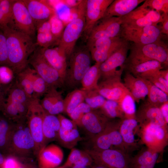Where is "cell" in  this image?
<instances>
[{
	"instance_id": "6da1fadb",
	"label": "cell",
	"mask_w": 168,
	"mask_h": 168,
	"mask_svg": "<svg viewBox=\"0 0 168 168\" xmlns=\"http://www.w3.org/2000/svg\"><path fill=\"white\" fill-rule=\"evenodd\" d=\"M6 38L8 66L16 75L28 66L29 57L36 49L35 44L29 35L8 26L2 30Z\"/></svg>"
},
{
	"instance_id": "7a4b0ae2",
	"label": "cell",
	"mask_w": 168,
	"mask_h": 168,
	"mask_svg": "<svg viewBox=\"0 0 168 168\" xmlns=\"http://www.w3.org/2000/svg\"><path fill=\"white\" fill-rule=\"evenodd\" d=\"M33 155L36 156L35 143L26 120L16 123L5 156H12L23 160L31 159Z\"/></svg>"
},
{
	"instance_id": "3957f363",
	"label": "cell",
	"mask_w": 168,
	"mask_h": 168,
	"mask_svg": "<svg viewBox=\"0 0 168 168\" xmlns=\"http://www.w3.org/2000/svg\"><path fill=\"white\" fill-rule=\"evenodd\" d=\"M85 2L86 0H81L78 5L77 16L67 24L58 41V47L66 59L74 51L76 43L84 27Z\"/></svg>"
},
{
	"instance_id": "277c9868",
	"label": "cell",
	"mask_w": 168,
	"mask_h": 168,
	"mask_svg": "<svg viewBox=\"0 0 168 168\" xmlns=\"http://www.w3.org/2000/svg\"><path fill=\"white\" fill-rule=\"evenodd\" d=\"M91 58L87 47L74 50L69 58L64 86L72 89L77 88L81 84L82 78L91 66Z\"/></svg>"
},
{
	"instance_id": "5b68a950",
	"label": "cell",
	"mask_w": 168,
	"mask_h": 168,
	"mask_svg": "<svg viewBox=\"0 0 168 168\" xmlns=\"http://www.w3.org/2000/svg\"><path fill=\"white\" fill-rule=\"evenodd\" d=\"M125 63L156 60L166 66L168 64V45L161 40L146 44L133 43Z\"/></svg>"
},
{
	"instance_id": "8992f818",
	"label": "cell",
	"mask_w": 168,
	"mask_h": 168,
	"mask_svg": "<svg viewBox=\"0 0 168 168\" xmlns=\"http://www.w3.org/2000/svg\"><path fill=\"white\" fill-rule=\"evenodd\" d=\"M122 120L111 119L101 133L89 139L91 147L88 149L97 151L117 149L127 152L119 131Z\"/></svg>"
},
{
	"instance_id": "52a82bcc",
	"label": "cell",
	"mask_w": 168,
	"mask_h": 168,
	"mask_svg": "<svg viewBox=\"0 0 168 168\" xmlns=\"http://www.w3.org/2000/svg\"><path fill=\"white\" fill-rule=\"evenodd\" d=\"M46 113L41 105L39 98H33L28 107L26 121L35 143L36 157L40 151L45 147L42 125Z\"/></svg>"
},
{
	"instance_id": "ba28073f",
	"label": "cell",
	"mask_w": 168,
	"mask_h": 168,
	"mask_svg": "<svg viewBox=\"0 0 168 168\" xmlns=\"http://www.w3.org/2000/svg\"><path fill=\"white\" fill-rule=\"evenodd\" d=\"M137 133L142 143L158 153L163 152L168 145V127L149 124L141 127L139 126Z\"/></svg>"
},
{
	"instance_id": "9c48e42d",
	"label": "cell",
	"mask_w": 168,
	"mask_h": 168,
	"mask_svg": "<svg viewBox=\"0 0 168 168\" xmlns=\"http://www.w3.org/2000/svg\"><path fill=\"white\" fill-rule=\"evenodd\" d=\"M161 26L158 25L143 27L122 25L120 36L127 41L146 44L161 40Z\"/></svg>"
},
{
	"instance_id": "30bf717a",
	"label": "cell",
	"mask_w": 168,
	"mask_h": 168,
	"mask_svg": "<svg viewBox=\"0 0 168 168\" xmlns=\"http://www.w3.org/2000/svg\"><path fill=\"white\" fill-rule=\"evenodd\" d=\"M92 158L95 164L108 168H130V156L127 152L117 149L85 150Z\"/></svg>"
},
{
	"instance_id": "8fae6325",
	"label": "cell",
	"mask_w": 168,
	"mask_h": 168,
	"mask_svg": "<svg viewBox=\"0 0 168 168\" xmlns=\"http://www.w3.org/2000/svg\"><path fill=\"white\" fill-rule=\"evenodd\" d=\"M122 25L133 27L156 26L161 22L162 14L144 3L126 15L121 17Z\"/></svg>"
},
{
	"instance_id": "7c38bea8",
	"label": "cell",
	"mask_w": 168,
	"mask_h": 168,
	"mask_svg": "<svg viewBox=\"0 0 168 168\" xmlns=\"http://www.w3.org/2000/svg\"><path fill=\"white\" fill-rule=\"evenodd\" d=\"M28 64L50 87L57 89L64 86L63 80L60 74L45 60L40 49H35L30 56Z\"/></svg>"
},
{
	"instance_id": "4fadbf2b",
	"label": "cell",
	"mask_w": 168,
	"mask_h": 168,
	"mask_svg": "<svg viewBox=\"0 0 168 168\" xmlns=\"http://www.w3.org/2000/svg\"><path fill=\"white\" fill-rule=\"evenodd\" d=\"M130 46L129 42L125 40L108 58L100 64V77L102 79L112 76L121 77L125 68Z\"/></svg>"
},
{
	"instance_id": "5bb4252c",
	"label": "cell",
	"mask_w": 168,
	"mask_h": 168,
	"mask_svg": "<svg viewBox=\"0 0 168 168\" xmlns=\"http://www.w3.org/2000/svg\"><path fill=\"white\" fill-rule=\"evenodd\" d=\"M100 20L94 26L87 38V47L100 38L120 37L122 24L121 17L113 16Z\"/></svg>"
},
{
	"instance_id": "9a60e30c",
	"label": "cell",
	"mask_w": 168,
	"mask_h": 168,
	"mask_svg": "<svg viewBox=\"0 0 168 168\" xmlns=\"http://www.w3.org/2000/svg\"><path fill=\"white\" fill-rule=\"evenodd\" d=\"M12 23L11 26L32 37L36 27L33 21L23 0H14L12 7Z\"/></svg>"
},
{
	"instance_id": "2e32d148",
	"label": "cell",
	"mask_w": 168,
	"mask_h": 168,
	"mask_svg": "<svg viewBox=\"0 0 168 168\" xmlns=\"http://www.w3.org/2000/svg\"><path fill=\"white\" fill-rule=\"evenodd\" d=\"M124 41L120 37L101 38L96 40L87 48L92 59L96 63H101L117 49Z\"/></svg>"
},
{
	"instance_id": "e0dca14e",
	"label": "cell",
	"mask_w": 168,
	"mask_h": 168,
	"mask_svg": "<svg viewBox=\"0 0 168 168\" xmlns=\"http://www.w3.org/2000/svg\"><path fill=\"white\" fill-rule=\"evenodd\" d=\"M114 0H86L85 22L83 31L87 39L97 22L102 19Z\"/></svg>"
},
{
	"instance_id": "ac0fdd59",
	"label": "cell",
	"mask_w": 168,
	"mask_h": 168,
	"mask_svg": "<svg viewBox=\"0 0 168 168\" xmlns=\"http://www.w3.org/2000/svg\"><path fill=\"white\" fill-rule=\"evenodd\" d=\"M110 119L100 109L93 110L82 118L79 126L83 129L89 139L101 133Z\"/></svg>"
},
{
	"instance_id": "d6986e66",
	"label": "cell",
	"mask_w": 168,
	"mask_h": 168,
	"mask_svg": "<svg viewBox=\"0 0 168 168\" xmlns=\"http://www.w3.org/2000/svg\"><path fill=\"white\" fill-rule=\"evenodd\" d=\"M106 100L119 101L128 91L121 77L112 76L102 79L96 89Z\"/></svg>"
},
{
	"instance_id": "ffe728a7",
	"label": "cell",
	"mask_w": 168,
	"mask_h": 168,
	"mask_svg": "<svg viewBox=\"0 0 168 168\" xmlns=\"http://www.w3.org/2000/svg\"><path fill=\"white\" fill-rule=\"evenodd\" d=\"M136 119L139 127L152 124L168 127L160 108L150 104L147 100L142 103L136 110Z\"/></svg>"
},
{
	"instance_id": "44dd1931",
	"label": "cell",
	"mask_w": 168,
	"mask_h": 168,
	"mask_svg": "<svg viewBox=\"0 0 168 168\" xmlns=\"http://www.w3.org/2000/svg\"><path fill=\"white\" fill-rule=\"evenodd\" d=\"M35 26L39 23L49 20L57 14L54 8L47 0H23Z\"/></svg>"
},
{
	"instance_id": "7402d4cb",
	"label": "cell",
	"mask_w": 168,
	"mask_h": 168,
	"mask_svg": "<svg viewBox=\"0 0 168 168\" xmlns=\"http://www.w3.org/2000/svg\"><path fill=\"white\" fill-rule=\"evenodd\" d=\"M163 68L161 63L152 60L125 63L124 69L136 77L146 79L156 75Z\"/></svg>"
},
{
	"instance_id": "603a6c76",
	"label": "cell",
	"mask_w": 168,
	"mask_h": 168,
	"mask_svg": "<svg viewBox=\"0 0 168 168\" xmlns=\"http://www.w3.org/2000/svg\"><path fill=\"white\" fill-rule=\"evenodd\" d=\"M63 156L62 150L58 145H47L40 151L37 156L39 168H55L58 166Z\"/></svg>"
},
{
	"instance_id": "cb8c5ba5",
	"label": "cell",
	"mask_w": 168,
	"mask_h": 168,
	"mask_svg": "<svg viewBox=\"0 0 168 168\" xmlns=\"http://www.w3.org/2000/svg\"><path fill=\"white\" fill-rule=\"evenodd\" d=\"M138 127L139 124L136 119H124L122 120L119 131L125 149L128 153L138 147L135 133Z\"/></svg>"
},
{
	"instance_id": "d4e9b609",
	"label": "cell",
	"mask_w": 168,
	"mask_h": 168,
	"mask_svg": "<svg viewBox=\"0 0 168 168\" xmlns=\"http://www.w3.org/2000/svg\"><path fill=\"white\" fill-rule=\"evenodd\" d=\"M42 107L48 114L55 115L63 112V99L62 93L57 89L50 87L40 100Z\"/></svg>"
},
{
	"instance_id": "484cf974",
	"label": "cell",
	"mask_w": 168,
	"mask_h": 168,
	"mask_svg": "<svg viewBox=\"0 0 168 168\" xmlns=\"http://www.w3.org/2000/svg\"><path fill=\"white\" fill-rule=\"evenodd\" d=\"M124 81V85L132 95L135 102H139L147 96L148 88L144 79L136 77L126 71Z\"/></svg>"
},
{
	"instance_id": "4316f807",
	"label": "cell",
	"mask_w": 168,
	"mask_h": 168,
	"mask_svg": "<svg viewBox=\"0 0 168 168\" xmlns=\"http://www.w3.org/2000/svg\"><path fill=\"white\" fill-rule=\"evenodd\" d=\"M40 50L45 60L58 72L64 81L67 68L65 56L61 52L58 47L41 48Z\"/></svg>"
},
{
	"instance_id": "83f0119b",
	"label": "cell",
	"mask_w": 168,
	"mask_h": 168,
	"mask_svg": "<svg viewBox=\"0 0 168 168\" xmlns=\"http://www.w3.org/2000/svg\"><path fill=\"white\" fill-rule=\"evenodd\" d=\"M144 0H114L107 8L102 18L122 17L135 9Z\"/></svg>"
},
{
	"instance_id": "f1b7e54d",
	"label": "cell",
	"mask_w": 168,
	"mask_h": 168,
	"mask_svg": "<svg viewBox=\"0 0 168 168\" xmlns=\"http://www.w3.org/2000/svg\"><path fill=\"white\" fill-rule=\"evenodd\" d=\"M160 153L146 147L130 157V168H154L158 161Z\"/></svg>"
},
{
	"instance_id": "f546056e",
	"label": "cell",
	"mask_w": 168,
	"mask_h": 168,
	"mask_svg": "<svg viewBox=\"0 0 168 168\" xmlns=\"http://www.w3.org/2000/svg\"><path fill=\"white\" fill-rule=\"evenodd\" d=\"M60 127L57 116L46 113L43 119L42 125L45 147L50 142L57 141Z\"/></svg>"
},
{
	"instance_id": "4dcf8cb0",
	"label": "cell",
	"mask_w": 168,
	"mask_h": 168,
	"mask_svg": "<svg viewBox=\"0 0 168 168\" xmlns=\"http://www.w3.org/2000/svg\"><path fill=\"white\" fill-rule=\"evenodd\" d=\"M37 44L41 48H48L58 44V40L52 34L49 20L43 21L36 26Z\"/></svg>"
},
{
	"instance_id": "1f68e13d",
	"label": "cell",
	"mask_w": 168,
	"mask_h": 168,
	"mask_svg": "<svg viewBox=\"0 0 168 168\" xmlns=\"http://www.w3.org/2000/svg\"><path fill=\"white\" fill-rule=\"evenodd\" d=\"M16 123L0 114V152L4 156Z\"/></svg>"
},
{
	"instance_id": "d6a6232c",
	"label": "cell",
	"mask_w": 168,
	"mask_h": 168,
	"mask_svg": "<svg viewBox=\"0 0 168 168\" xmlns=\"http://www.w3.org/2000/svg\"><path fill=\"white\" fill-rule=\"evenodd\" d=\"M93 163L90 155L85 150L82 151L73 148L71 151L63 165L66 168L74 165H82L87 167Z\"/></svg>"
},
{
	"instance_id": "836d02e7",
	"label": "cell",
	"mask_w": 168,
	"mask_h": 168,
	"mask_svg": "<svg viewBox=\"0 0 168 168\" xmlns=\"http://www.w3.org/2000/svg\"><path fill=\"white\" fill-rule=\"evenodd\" d=\"M82 139L77 128L66 130L60 127L57 141L63 147L71 149Z\"/></svg>"
},
{
	"instance_id": "e575fe53",
	"label": "cell",
	"mask_w": 168,
	"mask_h": 168,
	"mask_svg": "<svg viewBox=\"0 0 168 168\" xmlns=\"http://www.w3.org/2000/svg\"><path fill=\"white\" fill-rule=\"evenodd\" d=\"M100 64L96 63L85 73L81 82L82 90H89L97 89L98 82L100 77Z\"/></svg>"
},
{
	"instance_id": "d590c367",
	"label": "cell",
	"mask_w": 168,
	"mask_h": 168,
	"mask_svg": "<svg viewBox=\"0 0 168 168\" xmlns=\"http://www.w3.org/2000/svg\"><path fill=\"white\" fill-rule=\"evenodd\" d=\"M33 98L29 97L14 81L8 89V96L6 100L16 105L29 106Z\"/></svg>"
},
{
	"instance_id": "8d00e7d4",
	"label": "cell",
	"mask_w": 168,
	"mask_h": 168,
	"mask_svg": "<svg viewBox=\"0 0 168 168\" xmlns=\"http://www.w3.org/2000/svg\"><path fill=\"white\" fill-rule=\"evenodd\" d=\"M33 69L28 66L16 75L15 82L30 98L35 97L33 91L31 75Z\"/></svg>"
},
{
	"instance_id": "74e56055",
	"label": "cell",
	"mask_w": 168,
	"mask_h": 168,
	"mask_svg": "<svg viewBox=\"0 0 168 168\" xmlns=\"http://www.w3.org/2000/svg\"><path fill=\"white\" fill-rule=\"evenodd\" d=\"M85 91L75 89L69 93L63 99L64 111L68 116L80 104L84 101Z\"/></svg>"
},
{
	"instance_id": "f35d334b",
	"label": "cell",
	"mask_w": 168,
	"mask_h": 168,
	"mask_svg": "<svg viewBox=\"0 0 168 168\" xmlns=\"http://www.w3.org/2000/svg\"><path fill=\"white\" fill-rule=\"evenodd\" d=\"M144 79L148 88L147 101L149 103L159 108L161 105L168 101V95L149 81Z\"/></svg>"
},
{
	"instance_id": "ab89813d",
	"label": "cell",
	"mask_w": 168,
	"mask_h": 168,
	"mask_svg": "<svg viewBox=\"0 0 168 168\" xmlns=\"http://www.w3.org/2000/svg\"><path fill=\"white\" fill-rule=\"evenodd\" d=\"M118 102L124 114V119H136L135 101L128 91Z\"/></svg>"
},
{
	"instance_id": "60d3db41",
	"label": "cell",
	"mask_w": 168,
	"mask_h": 168,
	"mask_svg": "<svg viewBox=\"0 0 168 168\" xmlns=\"http://www.w3.org/2000/svg\"><path fill=\"white\" fill-rule=\"evenodd\" d=\"M14 1L2 0L0 4V29L1 30L12 24V7Z\"/></svg>"
},
{
	"instance_id": "b9f144b4",
	"label": "cell",
	"mask_w": 168,
	"mask_h": 168,
	"mask_svg": "<svg viewBox=\"0 0 168 168\" xmlns=\"http://www.w3.org/2000/svg\"><path fill=\"white\" fill-rule=\"evenodd\" d=\"M100 109L110 119H123L124 118V114L117 101L106 100L103 106Z\"/></svg>"
},
{
	"instance_id": "7bdbcfd3",
	"label": "cell",
	"mask_w": 168,
	"mask_h": 168,
	"mask_svg": "<svg viewBox=\"0 0 168 168\" xmlns=\"http://www.w3.org/2000/svg\"><path fill=\"white\" fill-rule=\"evenodd\" d=\"M84 91H85L84 101L92 110L99 109L103 106L106 99L96 89Z\"/></svg>"
},
{
	"instance_id": "ee69618b",
	"label": "cell",
	"mask_w": 168,
	"mask_h": 168,
	"mask_svg": "<svg viewBox=\"0 0 168 168\" xmlns=\"http://www.w3.org/2000/svg\"><path fill=\"white\" fill-rule=\"evenodd\" d=\"M31 77L35 97L39 98L40 97L44 95L51 87L37 74L33 68Z\"/></svg>"
},
{
	"instance_id": "f6af8a7d",
	"label": "cell",
	"mask_w": 168,
	"mask_h": 168,
	"mask_svg": "<svg viewBox=\"0 0 168 168\" xmlns=\"http://www.w3.org/2000/svg\"><path fill=\"white\" fill-rule=\"evenodd\" d=\"M93 110L84 101L79 105L69 115L72 120L79 126L82 118Z\"/></svg>"
},
{
	"instance_id": "bcb514c9",
	"label": "cell",
	"mask_w": 168,
	"mask_h": 168,
	"mask_svg": "<svg viewBox=\"0 0 168 168\" xmlns=\"http://www.w3.org/2000/svg\"><path fill=\"white\" fill-rule=\"evenodd\" d=\"M16 75L13 70L6 65L0 66V85H6L13 83Z\"/></svg>"
},
{
	"instance_id": "7dc6e473",
	"label": "cell",
	"mask_w": 168,
	"mask_h": 168,
	"mask_svg": "<svg viewBox=\"0 0 168 168\" xmlns=\"http://www.w3.org/2000/svg\"><path fill=\"white\" fill-rule=\"evenodd\" d=\"M49 21L52 34L59 41L64 28L63 21L57 14L51 17Z\"/></svg>"
},
{
	"instance_id": "c3c4849f",
	"label": "cell",
	"mask_w": 168,
	"mask_h": 168,
	"mask_svg": "<svg viewBox=\"0 0 168 168\" xmlns=\"http://www.w3.org/2000/svg\"><path fill=\"white\" fill-rule=\"evenodd\" d=\"M144 2L147 6L157 11L168 13V0H146Z\"/></svg>"
},
{
	"instance_id": "681fc988",
	"label": "cell",
	"mask_w": 168,
	"mask_h": 168,
	"mask_svg": "<svg viewBox=\"0 0 168 168\" xmlns=\"http://www.w3.org/2000/svg\"><path fill=\"white\" fill-rule=\"evenodd\" d=\"M8 57L6 37L2 31H0V66H8Z\"/></svg>"
},
{
	"instance_id": "f907efd6",
	"label": "cell",
	"mask_w": 168,
	"mask_h": 168,
	"mask_svg": "<svg viewBox=\"0 0 168 168\" xmlns=\"http://www.w3.org/2000/svg\"><path fill=\"white\" fill-rule=\"evenodd\" d=\"M57 117L59 121L61 128L66 130H71L77 128V125L72 120H70L59 114Z\"/></svg>"
},
{
	"instance_id": "816d5d0a",
	"label": "cell",
	"mask_w": 168,
	"mask_h": 168,
	"mask_svg": "<svg viewBox=\"0 0 168 168\" xmlns=\"http://www.w3.org/2000/svg\"><path fill=\"white\" fill-rule=\"evenodd\" d=\"M19 160L12 156L6 157L4 162L1 168H17Z\"/></svg>"
},
{
	"instance_id": "f5cc1de1",
	"label": "cell",
	"mask_w": 168,
	"mask_h": 168,
	"mask_svg": "<svg viewBox=\"0 0 168 168\" xmlns=\"http://www.w3.org/2000/svg\"><path fill=\"white\" fill-rule=\"evenodd\" d=\"M162 20L161 26V33L168 36V13H162Z\"/></svg>"
},
{
	"instance_id": "db71d44e",
	"label": "cell",
	"mask_w": 168,
	"mask_h": 168,
	"mask_svg": "<svg viewBox=\"0 0 168 168\" xmlns=\"http://www.w3.org/2000/svg\"><path fill=\"white\" fill-rule=\"evenodd\" d=\"M155 76L149 77L146 79L151 82L156 87L165 92L166 94L168 95V88L160 83L155 77Z\"/></svg>"
},
{
	"instance_id": "11a10c76",
	"label": "cell",
	"mask_w": 168,
	"mask_h": 168,
	"mask_svg": "<svg viewBox=\"0 0 168 168\" xmlns=\"http://www.w3.org/2000/svg\"><path fill=\"white\" fill-rule=\"evenodd\" d=\"M161 114L166 123H168V101L159 107Z\"/></svg>"
},
{
	"instance_id": "9f6ffc18",
	"label": "cell",
	"mask_w": 168,
	"mask_h": 168,
	"mask_svg": "<svg viewBox=\"0 0 168 168\" xmlns=\"http://www.w3.org/2000/svg\"><path fill=\"white\" fill-rule=\"evenodd\" d=\"M29 159L27 160H23L22 161L19 160V163L17 168H32V165L31 162H29Z\"/></svg>"
},
{
	"instance_id": "6f0895ef",
	"label": "cell",
	"mask_w": 168,
	"mask_h": 168,
	"mask_svg": "<svg viewBox=\"0 0 168 168\" xmlns=\"http://www.w3.org/2000/svg\"><path fill=\"white\" fill-rule=\"evenodd\" d=\"M159 75L163 79L168 82V69L161 70L159 72Z\"/></svg>"
},
{
	"instance_id": "680465c9",
	"label": "cell",
	"mask_w": 168,
	"mask_h": 168,
	"mask_svg": "<svg viewBox=\"0 0 168 168\" xmlns=\"http://www.w3.org/2000/svg\"><path fill=\"white\" fill-rule=\"evenodd\" d=\"M2 86L0 85V106L2 105L5 102L6 99L5 98L4 94L2 91Z\"/></svg>"
},
{
	"instance_id": "91938a15",
	"label": "cell",
	"mask_w": 168,
	"mask_h": 168,
	"mask_svg": "<svg viewBox=\"0 0 168 168\" xmlns=\"http://www.w3.org/2000/svg\"><path fill=\"white\" fill-rule=\"evenodd\" d=\"M6 157L0 152V168L2 166Z\"/></svg>"
},
{
	"instance_id": "94428289",
	"label": "cell",
	"mask_w": 168,
	"mask_h": 168,
	"mask_svg": "<svg viewBox=\"0 0 168 168\" xmlns=\"http://www.w3.org/2000/svg\"><path fill=\"white\" fill-rule=\"evenodd\" d=\"M67 168H89V167L82 165H74Z\"/></svg>"
},
{
	"instance_id": "6125c7cd",
	"label": "cell",
	"mask_w": 168,
	"mask_h": 168,
	"mask_svg": "<svg viewBox=\"0 0 168 168\" xmlns=\"http://www.w3.org/2000/svg\"><path fill=\"white\" fill-rule=\"evenodd\" d=\"M90 168H108L104 166L95 164L94 165L91 166Z\"/></svg>"
},
{
	"instance_id": "be15d7a7",
	"label": "cell",
	"mask_w": 168,
	"mask_h": 168,
	"mask_svg": "<svg viewBox=\"0 0 168 168\" xmlns=\"http://www.w3.org/2000/svg\"><path fill=\"white\" fill-rule=\"evenodd\" d=\"M55 168H66L64 166V165H63L61 166H58Z\"/></svg>"
},
{
	"instance_id": "e7e4bbea",
	"label": "cell",
	"mask_w": 168,
	"mask_h": 168,
	"mask_svg": "<svg viewBox=\"0 0 168 168\" xmlns=\"http://www.w3.org/2000/svg\"><path fill=\"white\" fill-rule=\"evenodd\" d=\"M1 1H2V0H0V4Z\"/></svg>"
}]
</instances>
